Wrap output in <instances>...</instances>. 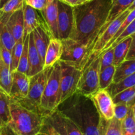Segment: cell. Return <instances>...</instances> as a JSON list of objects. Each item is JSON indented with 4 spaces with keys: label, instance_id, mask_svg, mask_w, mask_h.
<instances>
[{
    "label": "cell",
    "instance_id": "obj_1",
    "mask_svg": "<svg viewBox=\"0 0 135 135\" xmlns=\"http://www.w3.org/2000/svg\"><path fill=\"white\" fill-rule=\"evenodd\" d=\"M112 3L113 0H92L73 7V25L69 38L88 47L84 65L95 39L109 15Z\"/></svg>",
    "mask_w": 135,
    "mask_h": 135
},
{
    "label": "cell",
    "instance_id": "obj_2",
    "mask_svg": "<svg viewBox=\"0 0 135 135\" xmlns=\"http://www.w3.org/2000/svg\"><path fill=\"white\" fill-rule=\"evenodd\" d=\"M57 109L76 124L83 135H100L101 117L90 97L75 93Z\"/></svg>",
    "mask_w": 135,
    "mask_h": 135
},
{
    "label": "cell",
    "instance_id": "obj_3",
    "mask_svg": "<svg viewBox=\"0 0 135 135\" xmlns=\"http://www.w3.org/2000/svg\"><path fill=\"white\" fill-rule=\"evenodd\" d=\"M11 120L9 129L15 135H38L44 123L45 116L25 108L10 98Z\"/></svg>",
    "mask_w": 135,
    "mask_h": 135
},
{
    "label": "cell",
    "instance_id": "obj_4",
    "mask_svg": "<svg viewBox=\"0 0 135 135\" xmlns=\"http://www.w3.org/2000/svg\"><path fill=\"white\" fill-rule=\"evenodd\" d=\"M60 78L61 66L58 61L50 69L46 85L41 98L40 112L45 117L55 112L59 106Z\"/></svg>",
    "mask_w": 135,
    "mask_h": 135
},
{
    "label": "cell",
    "instance_id": "obj_5",
    "mask_svg": "<svg viewBox=\"0 0 135 135\" xmlns=\"http://www.w3.org/2000/svg\"><path fill=\"white\" fill-rule=\"evenodd\" d=\"M101 54L89 59L82 69L76 93L90 97L99 90Z\"/></svg>",
    "mask_w": 135,
    "mask_h": 135
},
{
    "label": "cell",
    "instance_id": "obj_6",
    "mask_svg": "<svg viewBox=\"0 0 135 135\" xmlns=\"http://www.w3.org/2000/svg\"><path fill=\"white\" fill-rule=\"evenodd\" d=\"M51 68L44 69L42 71L30 77V84L27 96L22 101L18 102L25 108L40 114H41L40 112L41 98Z\"/></svg>",
    "mask_w": 135,
    "mask_h": 135
},
{
    "label": "cell",
    "instance_id": "obj_7",
    "mask_svg": "<svg viewBox=\"0 0 135 135\" xmlns=\"http://www.w3.org/2000/svg\"><path fill=\"white\" fill-rule=\"evenodd\" d=\"M59 62L61 66L59 93L60 104L76 92L78 83L81 75L82 69L73 63L60 60Z\"/></svg>",
    "mask_w": 135,
    "mask_h": 135
},
{
    "label": "cell",
    "instance_id": "obj_8",
    "mask_svg": "<svg viewBox=\"0 0 135 135\" xmlns=\"http://www.w3.org/2000/svg\"><path fill=\"white\" fill-rule=\"evenodd\" d=\"M44 130L51 131L59 135H83L76 124L57 109L45 117L42 131Z\"/></svg>",
    "mask_w": 135,
    "mask_h": 135
},
{
    "label": "cell",
    "instance_id": "obj_9",
    "mask_svg": "<svg viewBox=\"0 0 135 135\" xmlns=\"http://www.w3.org/2000/svg\"><path fill=\"white\" fill-rule=\"evenodd\" d=\"M63 52L60 61L73 63L82 69L88 52V47L71 38L61 40Z\"/></svg>",
    "mask_w": 135,
    "mask_h": 135
},
{
    "label": "cell",
    "instance_id": "obj_10",
    "mask_svg": "<svg viewBox=\"0 0 135 135\" xmlns=\"http://www.w3.org/2000/svg\"><path fill=\"white\" fill-rule=\"evenodd\" d=\"M129 13H130V11L127 9L126 11L123 12L119 16H118L114 21H113L109 24V25L105 29V31L103 32V34L98 38L97 40L94 44L90 53L88 60L98 56L102 51L103 49L106 46L107 44L115 35L122 22H123L124 20L125 19V18L129 15Z\"/></svg>",
    "mask_w": 135,
    "mask_h": 135
},
{
    "label": "cell",
    "instance_id": "obj_11",
    "mask_svg": "<svg viewBox=\"0 0 135 135\" xmlns=\"http://www.w3.org/2000/svg\"><path fill=\"white\" fill-rule=\"evenodd\" d=\"M57 28L58 38L60 40L69 38L73 25V7L58 0Z\"/></svg>",
    "mask_w": 135,
    "mask_h": 135
},
{
    "label": "cell",
    "instance_id": "obj_12",
    "mask_svg": "<svg viewBox=\"0 0 135 135\" xmlns=\"http://www.w3.org/2000/svg\"><path fill=\"white\" fill-rule=\"evenodd\" d=\"M102 118L109 121L114 117L115 104L106 89H99L90 96Z\"/></svg>",
    "mask_w": 135,
    "mask_h": 135
},
{
    "label": "cell",
    "instance_id": "obj_13",
    "mask_svg": "<svg viewBox=\"0 0 135 135\" xmlns=\"http://www.w3.org/2000/svg\"><path fill=\"white\" fill-rule=\"evenodd\" d=\"M30 84V76L23 73L15 71L13 73V81L9 97L21 102L27 96Z\"/></svg>",
    "mask_w": 135,
    "mask_h": 135
},
{
    "label": "cell",
    "instance_id": "obj_14",
    "mask_svg": "<svg viewBox=\"0 0 135 135\" xmlns=\"http://www.w3.org/2000/svg\"><path fill=\"white\" fill-rule=\"evenodd\" d=\"M57 2L58 0H54L46 8L39 11L51 38H58Z\"/></svg>",
    "mask_w": 135,
    "mask_h": 135
},
{
    "label": "cell",
    "instance_id": "obj_15",
    "mask_svg": "<svg viewBox=\"0 0 135 135\" xmlns=\"http://www.w3.org/2000/svg\"><path fill=\"white\" fill-rule=\"evenodd\" d=\"M24 14V34L28 35L32 32L34 29L40 26H46L42 15L38 13L39 11L34 9L32 7L23 4ZM47 27V26H46Z\"/></svg>",
    "mask_w": 135,
    "mask_h": 135
},
{
    "label": "cell",
    "instance_id": "obj_16",
    "mask_svg": "<svg viewBox=\"0 0 135 135\" xmlns=\"http://www.w3.org/2000/svg\"><path fill=\"white\" fill-rule=\"evenodd\" d=\"M33 40L37 51L44 63L45 55L51 36L46 26H40L32 32Z\"/></svg>",
    "mask_w": 135,
    "mask_h": 135
},
{
    "label": "cell",
    "instance_id": "obj_17",
    "mask_svg": "<svg viewBox=\"0 0 135 135\" xmlns=\"http://www.w3.org/2000/svg\"><path fill=\"white\" fill-rule=\"evenodd\" d=\"M6 26L16 42L22 38L24 36L23 9L12 13L7 21Z\"/></svg>",
    "mask_w": 135,
    "mask_h": 135
},
{
    "label": "cell",
    "instance_id": "obj_18",
    "mask_svg": "<svg viewBox=\"0 0 135 135\" xmlns=\"http://www.w3.org/2000/svg\"><path fill=\"white\" fill-rule=\"evenodd\" d=\"M28 65L30 77L44 69V61L40 56L34 43L32 32L29 34L28 40Z\"/></svg>",
    "mask_w": 135,
    "mask_h": 135
},
{
    "label": "cell",
    "instance_id": "obj_19",
    "mask_svg": "<svg viewBox=\"0 0 135 135\" xmlns=\"http://www.w3.org/2000/svg\"><path fill=\"white\" fill-rule=\"evenodd\" d=\"M63 52V45L59 38H51L45 55L44 68H51L59 61Z\"/></svg>",
    "mask_w": 135,
    "mask_h": 135
},
{
    "label": "cell",
    "instance_id": "obj_20",
    "mask_svg": "<svg viewBox=\"0 0 135 135\" xmlns=\"http://www.w3.org/2000/svg\"><path fill=\"white\" fill-rule=\"evenodd\" d=\"M134 1V0H113L112 9H111L110 12H109V15H108L105 23L104 24L102 27L101 28V29L99 31L98 34L97 36H96V39H95L94 42L103 34V32L108 28L109 24L112 21H114L123 12L126 11L129 7V6L133 3Z\"/></svg>",
    "mask_w": 135,
    "mask_h": 135
},
{
    "label": "cell",
    "instance_id": "obj_21",
    "mask_svg": "<svg viewBox=\"0 0 135 135\" xmlns=\"http://www.w3.org/2000/svg\"><path fill=\"white\" fill-rule=\"evenodd\" d=\"M10 97L0 89V130L3 133L7 129L11 120Z\"/></svg>",
    "mask_w": 135,
    "mask_h": 135
},
{
    "label": "cell",
    "instance_id": "obj_22",
    "mask_svg": "<svg viewBox=\"0 0 135 135\" xmlns=\"http://www.w3.org/2000/svg\"><path fill=\"white\" fill-rule=\"evenodd\" d=\"M135 73V59L125 60L116 67L113 83H117Z\"/></svg>",
    "mask_w": 135,
    "mask_h": 135
},
{
    "label": "cell",
    "instance_id": "obj_23",
    "mask_svg": "<svg viewBox=\"0 0 135 135\" xmlns=\"http://www.w3.org/2000/svg\"><path fill=\"white\" fill-rule=\"evenodd\" d=\"M100 135H123L121 121L115 117L109 121L101 117Z\"/></svg>",
    "mask_w": 135,
    "mask_h": 135
},
{
    "label": "cell",
    "instance_id": "obj_24",
    "mask_svg": "<svg viewBox=\"0 0 135 135\" xmlns=\"http://www.w3.org/2000/svg\"><path fill=\"white\" fill-rule=\"evenodd\" d=\"M131 40L132 38L130 36L122 40L114 47L113 65L115 67H117L120 63L125 60L130 47Z\"/></svg>",
    "mask_w": 135,
    "mask_h": 135
},
{
    "label": "cell",
    "instance_id": "obj_25",
    "mask_svg": "<svg viewBox=\"0 0 135 135\" xmlns=\"http://www.w3.org/2000/svg\"><path fill=\"white\" fill-rule=\"evenodd\" d=\"M13 81V73L10 68L0 59V89L9 95Z\"/></svg>",
    "mask_w": 135,
    "mask_h": 135
},
{
    "label": "cell",
    "instance_id": "obj_26",
    "mask_svg": "<svg viewBox=\"0 0 135 135\" xmlns=\"http://www.w3.org/2000/svg\"><path fill=\"white\" fill-rule=\"evenodd\" d=\"M134 86L135 73L128 76L127 77L125 78L119 83H112V84L106 90L108 91L111 96L113 98L115 95L118 94L119 92H121L123 90L131 88V87H133Z\"/></svg>",
    "mask_w": 135,
    "mask_h": 135
},
{
    "label": "cell",
    "instance_id": "obj_27",
    "mask_svg": "<svg viewBox=\"0 0 135 135\" xmlns=\"http://www.w3.org/2000/svg\"><path fill=\"white\" fill-rule=\"evenodd\" d=\"M115 68L114 65H112L100 71L99 75V89H107L112 84Z\"/></svg>",
    "mask_w": 135,
    "mask_h": 135
},
{
    "label": "cell",
    "instance_id": "obj_28",
    "mask_svg": "<svg viewBox=\"0 0 135 135\" xmlns=\"http://www.w3.org/2000/svg\"><path fill=\"white\" fill-rule=\"evenodd\" d=\"M28 40L29 34H28L24 41L23 49L21 54V58L19 59L18 67L16 71L23 73L28 76L29 65H28Z\"/></svg>",
    "mask_w": 135,
    "mask_h": 135
},
{
    "label": "cell",
    "instance_id": "obj_29",
    "mask_svg": "<svg viewBox=\"0 0 135 135\" xmlns=\"http://www.w3.org/2000/svg\"><path fill=\"white\" fill-rule=\"evenodd\" d=\"M135 97V86L133 87L127 88L121 92L115 95L113 98L115 104H127L130 105L131 103Z\"/></svg>",
    "mask_w": 135,
    "mask_h": 135
},
{
    "label": "cell",
    "instance_id": "obj_30",
    "mask_svg": "<svg viewBox=\"0 0 135 135\" xmlns=\"http://www.w3.org/2000/svg\"><path fill=\"white\" fill-rule=\"evenodd\" d=\"M26 36L27 35L24 34L22 38H21V39L17 41L11 50L12 64L11 67V71L12 73L15 71L17 70V67H18V62H19V59L21 58V54H22V49H23L24 41H25Z\"/></svg>",
    "mask_w": 135,
    "mask_h": 135
},
{
    "label": "cell",
    "instance_id": "obj_31",
    "mask_svg": "<svg viewBox=\"0 0 135 135\" xmlns=\"http://www.w3.org/2000/svg\"><path fill=\"white\" fill-rule=\"evenodd\" d=\"M123 135H135V120L132 106L129 107L127 115L121 121Z\"/></svg>",
    "mask_w": 135,
    "mask_h": 135
},
{
    "label": "cell",
    "instance_id": "obj_32",
    "mask_svg": "<svg viewBox=\"0 0 135 135\" xmlns=\"http://www.w3.org/2000/svg\"><path fill=\"white\" fill-rule=\"evenodd\" d=\"M134 18H135V9H133V10L131 11L130 13H129V15L127 16V17L125 18V19L124 20L123 22H122L121 26L119 27V28L118 31L117 32V33L115 34V35L113 37V38H112V39L111 40L109 41L108 44H107L106 46H105V47H104V48L103 49L102 51H104L105 50H106L107 49H108L109 47H110V46L113 43V42H114V41L115 40L117 39L119 36L120 34H121V33H122L125 30V29L127 27L128 25H129V24H130L131 22L134 19Z\"/></svg>",
    "mask_w": 135,
    "mask_h": 135
},
{
    "label": "cell",
    "instance_id": "obj_33",
    "mask_svg": "<svg viewBox=\"0 0 135 135\" xmlns=\"http://www.w3.org/2000/svg\"><path fill=\"white\" fill-rule=\"evenodd\" d=\"M101 60H100V71L106 67L113 65L114 58V47H109L104 51L100 53Z\"/></svg>",
    "mask_w": 135,
    "mask_h": 135
},
{
    "label": "cell",
    "instance_id": "obj_34",
    "mask_svg": "<svg viewBox=\"0 0 135 135\" xmlns=\"http://www.w3.org/2000/svg\"><path fill=\"white\" fill-rule=\"evenodd\" d=\"M24 0H9L3 6L0 8L2 13L11 15L14 12L22 9Z\"/></svg>",
    "mask_w": 135,
    "mask_h": 135
},
{
    "label": "cell",
    "instance_id": "obj_35",
    "mask_svg": "<svg viewBox=\"0 0 135 135\" xmlns=\"http://www.w3.org/2000/svg\"><path fill=\"white\" fill-rule=\"evenodd\" d=\"M129 105L127 104H115L114 117L119 121H122L127 115L129 109Z\"/></svg>",
    "mask_w": 135,
    "mask_h": 135
},
{
    "label": "cell",
    "instance_id": "obj_36",
    "mask_svg": "<svg viewBox=\"0 0 135 135\" xmlns=\"http://www.w3.org/2000/svg\"><path fill=\"white\" fill-rule=\"evenodd\" d=\"M134 33H135V18L130 24H129V25H128L127 27L125 29V30H124L121 34H120L119 36L113 42V43L109 47H114L119 42H121L122 40L127 38V37L130 36H131L132 34H133Z\"/></svg>",
    "mask_w": 135,
    "mask_h": 135
},
{
    "label": "cell",
    "instance_id": "obj_37",
    "mask_svg": "<svg viewBox=\"0 0 135 135\" xmlns=\"http://www.w3.org/2000/svg\"><path fill=\"white\" fill-rule=\"evenodd\" d=\"M0 59H1L3 62L7 65L11 69L12 64L11 51L6 48L1 42H0Z\"/></svg>",
    "mask_w": 135,
    "mask_h": 135
},
{
    "label": "cell",
    "instance_id": "obj_38",
    "mask_svg": "<svg viewBox=\"0 0 135 135\" xmlns=\"http://www.w3.org/2000/svg\"><path fill=\"white\" fill-rule=\"evenodd\" d=\"M54 0H24V2L36 10L41 11L46 8Z\"/></svg>",
    "mask_w": 135,
    "mask_h": 135
},
{
    "label": "cell",
    "instance_id": "obj_39",
    "mask_svg": "<svg viewBox=\"0 0 135 135\" xmlns=\"http://www.w3.org/2000/svg\"><path fill=\"white\" fill-rule=\"evenodd\" d=\"M131 36L132 38L131 43L130 47H129V51H128L127 55L125 60L135 59V33L132 34Z\"/></svg>",
    "mask_w": 135,
    "mask_h": 135
},
{
    "label": "cell",
    "instance_id": "obj_40",
    "mask_svg": "<svg viewBox=\"0 0 135 135\" xmlns=\"http://www.w3.org/2000/svg\"><path fill=\"white\" fill-rule=\"evenodd\" d=\"M60 1L71 7H75L84 3L83 0H60Z\"/></svg>",
    "mask_w": 135,
    "mask_h": 135
},
{
    "label": "cell",
    "instance_id": "obj_41",
    "mask_svg": "<svg viewBox=\"0 0 135 135\" xmlns=\"http://www.w3.org/2000/svg\"><path fill=\"white\" fill-rule=\"evenodd\" d=\"M40 135H59L57 134V133H54V132L51 131H48V130L42 131L41 133H40Z\"/></svg>",
    "mask_w": 135,
    "mask_h": 135
},
{
    "label": "cell",
    "instance_id": "obj_42",
    "mask_svg": "<svg viewBox=\"0 0 135 135\" xmlns=\"http://www.w3.org/2000/svg\"><path fill=\"white\" fill-rule=\"evenodd\" d=\"M135 9V0H134V1H133V3H132L131 5L130 6H129V7L127 9H128V10L130 11H131L133 10V9Z\"/></svg>",
    "mask_w": 135,
    "mask_h": 135
},
{
    "label": "cell",
    "instance_id": "obj_43",
    "mask_svg": "<svg viewBox=\"0 0 135 135\" xmlns=\"http://www.w3.org/2000/svg\"><path fill=\"white\" fill-rule=\"evenodd\" d=\"M9 0H0V8L2 7Z\"/></svg>",
    "mask_w": 135,
    "mask_h": 135
},
{
    "label": "cell",
    "instance_id": "obj_44",
    "mask_svg": "<svg viewBox=\"0 0 135 135\" xmlns=\"http://www.w3.org/2000/svg\"><path fill=\"white\" fill-rule=\"evenodd\" d=\"M132 108H133V115H134V120H135V103L133 105V106H132Z\"/></svg>",
    "mask_w": 135,
    "mask_h": 135
},
{
    "label": "cell",
    "instance_id": "obj_45",
    "mask_svg": "<svg viewBox=\"0 0 135 135\" xmlns=\"http://www.w3.org/2000/svg\"><path fill=\"white\" fill-rule=\"evenodd\" d=\"M134 103H135V97H134V98L133 99V101H132V102L131 103V104H130V105H129V106H133V105L134 104Z\"/></svg>",
    "mask_w": 135,
    "mask_h": 135
},
{
    "label": "cell",
    "instance_id": "obj_46",
    "mask_svg": "<svg viewBox=\"0 0 135 135\" xmlns=\"http://www.w3.org/2000/svg\"><path fill=\"white\" fill-rule=\"evenodd\" d=\"M92 1V0H83V1H84V3L88 2V1Z\"/></svg>",
    "mask_w": 135,
    "mask_h": 135
},
{
    "label": "cell",
    "instance_id": "obj_47",
    "mask_svg": "<svg viewBox=\"0 0 135 135\" xmlns=\"http://www.w3.org/2000/svg\"><path fill=\"white\" fill-rule=\"evenodd\" d=\"M0 135H3V133H0Z\"/></svg>",
    "mask_w": 135,
    "mask_h": 135
},
{
    "label": "cell",
    "instance_id": "obj_48",
    "mask_svg": "<svg viewBox=\"0 0 135 135\" xmlns=\"http://www.w3.org/2000/svg\"><path fill=\"white\" fill-rule=\"evenodd\" d=\"M3 133V132H2V131H1V130H0V133Z\"/></svg>",
    "mask_w": 135,
    "mask_h": 135
},
{
    "label": "cell",
    "instance_id": "obj_49",
    "mask_svg": "<svg viewBox=\"0 0 135 135\" xmlns=\"http://www.w3.org/2000/svg\"><path fill=\"white\" fill-rule=\"evenodd\" d=\"M38 135H40V134H38Z\"/></svg>",
    "mask_w": 135,
    "mask_h": 135
}]
</instances>
